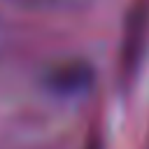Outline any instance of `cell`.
<instances>
[{
  "instance_id": "cell-4",
  "label": "cell",
  "mask_w": 149,
  "mask_h": 149,
  "mask_svg": "<svg viewBox=\"0 0 149 149\" xmlns=\"http://www.w3.org/2000/svg\"><path fill=\"white\" fill-rule=\"evenodd\" d=\"M147 149H149V140H147Z\"/></svg>"
},
{
  "instance_id": "cell-3",
  "label": "cell",
  "mask_w": 149,
  "mask_h": 149,
  "mask_svg": "<svg viewBox=\"0 0 149 149\" xmlns=\"http://www.w3.org/2000/svg\"><path fill=\"white\" fill-rule=\"evenodd\" d=\"M14 7H23L30 12H47V14H68L91 7L95 0H5Z\"/></svg>"
},
{
  "instance_id": "cell-2",
  "label": "cell",
  "mask_w": 149,
  "mask_h": 149,
  "mask_svg": "<svg viewBox=\"0 0 149 149\" xmlns=\"http://www.w3.org/2000/svg\"><path fill=\"white\" fill-rule=\"evenodd\" d=\"M47 86L54 93L61 95H72L84 91L91 84V68L81 61H68V63H58L54 65L47 74H44Z\"/></svg>"
},
{
  "instance_id": "cell-1",
  "label": "cell",
  "mask_w": 149,
  "mask_h": 149,
  "mask_svg": "<svg viewBox=\"0 0 149 149\" xmlns=\"http://www.w3.org/2000/svg\"><path fill=\"white\" fill-rule=\"evenodd\" d=\"M149 44V0H135L128 9L121 49H119V72L121 79H133L144 61Z\"/></svg>"
}]
</instances>
